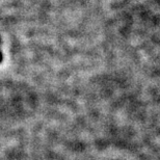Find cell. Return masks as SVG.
Returning <instances> with one entry per match:
<instances>
[{"instance_id":"obj_1","label":"cell","mask_w":160,"mask_h":160,"mask_svg":"<svg viewBox=\"0 0 160 160\" xmlns=\"http://www.w3.org/2000/svg\"><path fill=\"white\" fill-rule=\"evenodd\" d=\"M0 58H1V55H0Z\"/></svg>"}]
</instances>
